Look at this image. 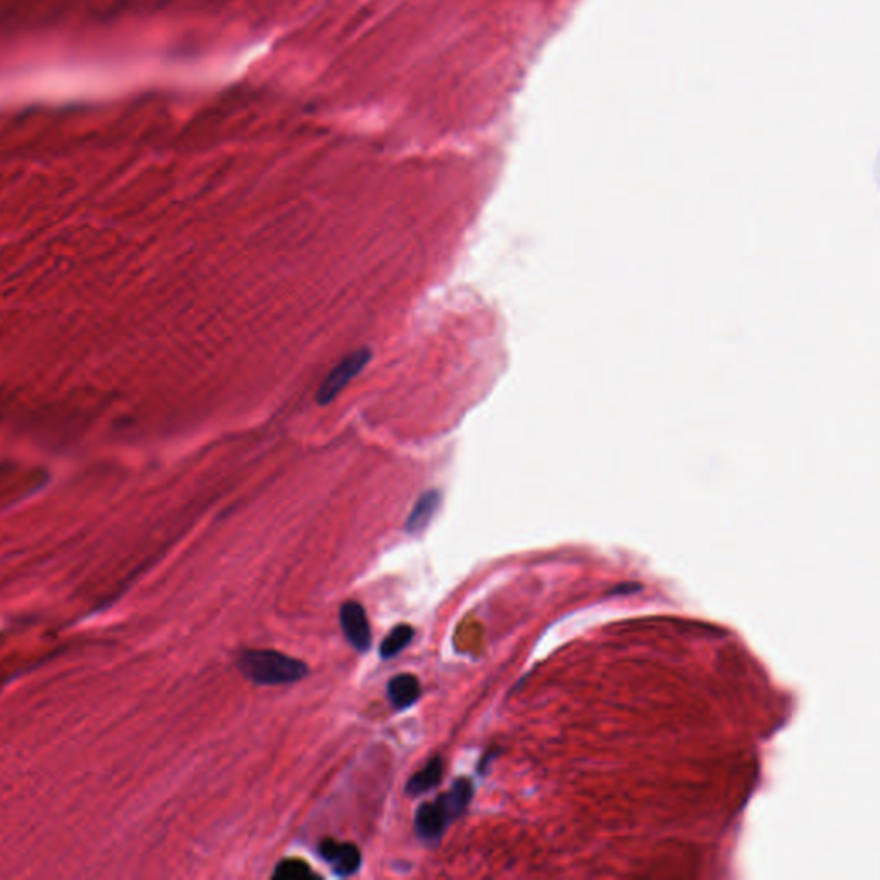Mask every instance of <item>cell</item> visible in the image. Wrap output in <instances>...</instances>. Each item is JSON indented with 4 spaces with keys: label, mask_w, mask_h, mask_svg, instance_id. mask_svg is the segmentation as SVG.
I'll use <instances>...</instances> for the list:
<instances>
[{
    "label": "cell",
    "mask_w": 880,
    "mask_h": 880,
    "mask_svg": "<svg viewBox=\"0 0 880 880\" xmlns=\"http://www.w3.org/2000/svg\"><path fill=\"white\" fill-rule=\"evenodd\" d=\"M313 877H317V875L313 874L308 863L296 860V858H289V860L277 863L274 874H272V879L275 880H308Z\"/></svg>",
    "instance_id": "cell-10"
},
{
    "label": "cell",
    "mask_w": 880,
    "mask_h": 880,
    "mask_svg": "<svg viewBox=\"0 0 880 880\" xmlns=\"http://www.w3.org/2000/svg\"><path fill=\"white\" fill-rule=\"evenodd\" d=\"M239 673L258 686L293 685L305 679L310 669L305 662L277 650H245L239 655Z\"/></svg>",
    "instance_id": "cell-2"
},
{
    "label": "cell",
    "mask_w": 880,
    "mask_h": 880,
    "mask_svg": "<svg viewBox=\"0 0 880 880\" xmlns=\"http://www.w3.org/2000/svg\"><path fill=\"white\" fill-rule=\"evenodd\" d=\"M440 502H442V494L439 490H427L423 492L415 506L411 509L410 516L406 520V532L410 535H420L427 530L428 525L434 520L435 514L439 511Z\"/></svg>",
    "instance_id": "cell-6"
},
{
    "label": "cell",
    "mask_w": 880,
    "mask_h": 880,
    "mask_svg": "<svg viewBox=\"0 0 880 880\" xmlns=\"http://www.w3.org/2000/svg\"><path fill=\"white\" fill-rule=\"evenodd\" d=\"M473 783L468 777H461L454 781L451 789L440 795L437 800L423 803L416 810L415 831L416 836L428 846H437L440 839L444 838L449 825L458 820L473 798Z\"/></svg>",
    "instance_id": "cell-1"
},
{
    "label": "cell",
    "mask_w": 880,
    "mask_h": 880,
    "mask_svg": "<svg viewBox=\"0 0 880 880\" xmlns=\"http://www.w3.org/2000/svg\"><path fill=\"white\" fill-rule=\"evenodd\" d=\"M422 695L420 681L413 674H398L387 685V697L396 710L410 709Z\"/></svg>",
    "instance_id": "cell-7"
},
{
    "label": "cell",
    "mask_w": 880,
    "mask_h": 880,
    "mask_svg": "<svg viewBox=\"0 0 880 880\" xmlns=\"http://www.w3.org/2000/svg\"><path fill=\"white\" fill-rule=\"evenodd\" d=\"M442 774H444L442 758H432L422 770H418L410 777V781L406 783V795L415 798V796L425 795L428 791H432L439 786Z\"/></svg>",
    "instance_id": "cell-8"
},
{
    "label": "cell",
    "mask_w": 880,
    "mask_h": 880,
    "mask_svg": "<svg viewBox=\"0 0 880 880\" xmlns=\"http://www.w3.org/2000/svg\"><path fill=\"white\" fill-rule=\"evenodd\" d=\"M413 636H415V630L411 628L410 624H399L396 628H392L391 633L385 636L384 642L380 645V657L387 660L401 654L404 648L413 642Z\"/></svg>",
    "instance_id": "cell-9"
},
{
    "label": "cell",
    "mask_w": 880,
    "mask_h": 880,
    "mask_svg": "<svg viewBox=\"0 0 880 880\" xmlns=\"http://www.w3.org/2000/svg\"><path fill=\"white\" fill-rule=\"evenodd\" d=\"M339 623H341L346 640L351 647L355 648L356 652L365 654L370 650L372 647V628H370L367 611L360 602H355V600L344 602L341 605V611H339Z\"/></svg>",
    "instance_id": "cell-4"
},
{
    "label": "cell",
    "mask_w": 880,
    "mask_h": 880,
    "mask_svg": "<svg viewBox=\"0 0 880 880\" xmlns=\"http://www.w3.org/2000/svg\"><path fill=\"white\" fill-rule=\"evenodd\" d=\"M370 358H372L370 349H358L355 353L346 356L343 361H339L336 367L332 368V372L327 375V379L320 385L317 392V403L320 406L332 403L341 394L344 387L355 379L356 375H360L363 368L367 367Z\"/></svg>",
    "instance_id": "cell-3"
},
{
    "label": "cell",
    "mask_w": 880,
    "mask_h": 880,
    "mask_svg": "<svg viewBox=\"0 0 880 880\" xmlns=\"http://www.w3.org/2000/svg\"><path fill=\"white\" fill-rule=\"evenodd\" d=\"M318 853L322 856V860L329 863L334 874L339 877H349L360 870L361 853L356 844L339 843V841L327 839L318 846Z\"/></svg>",
    "instance_id": "cell-5"
}]
</instances>
